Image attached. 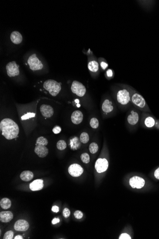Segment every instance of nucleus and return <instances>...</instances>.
Wrapping results in <instances>:
<instances>
[{"label":"nucleus","instance_id":"obj_34","mask_svg":"<svg viewBox=\"0 0 159 239\" xmlns=\"http://www.w3.org/2000/svg\"><path fill=\"white\" fill-rule=\"evenodd\" d=\"M70 214H71L70 210L68 208H65L63 210V215L65 218H68L70 215Z\"/></svg>","mask_w":159,"mask_h":239},{"label":"nucleus","instance_id":"obj_25","mask_svg":"<svg viewBox=\"0 0 159 239\" xmlns=\"http://www.w3.org/2000/svg\"><path fill=\"white\" fill-rule=\"evenodd\" d=\"M48 140L47 139H45L43 136L38 137L36 140V146L41 145L44 146H46L48 144Z\"/></svg>","mask_w":159,"mask_h":239},{"label":"nucleus","instance_id":"obj_7","mask_svg":"<svg viewBox=\"0 0 159 239\" xmlns=\"http://www.w3.org/2000/svg\"><path fill=\"white\" fill-rule=\"evenodd\" d=\"M27 63L31 70H39L42 69L44 67L42 62L36 56V54L31 55L28 58Z\"/></svg>","mask_w":159,"mask_h":239},{"label":"nucleus","instance_id":"obj_20","mask_svg":"<svg viewBox=\"0 0 159 239\" xmlns=\"http://www.w3.org/2000/svg\"><path fill=\"white\" fill-rule=\"evenodd\" d=\"M10 39L14 44L18 45L23 41V36L19 32L14 31L11 34Z\"/></svg>","mask_w":159,"mask_h":239},{"label":"nucleus","instance_id":"obj_16","mask_svg":"<svg viewBox=\"0 0 159 239\" xmlns=\"http://www.w3.org/2000/svg\"><path fill=\"white\" fill-rule=\"evenodd\" d=\"M40 111L43 116L45 117H50L54 114L53 107L48 105H42L40 107Z\"/></svg>","mask_w":159,"mask_h":239},{"label":"nucleus","instance_id":"obj_38","mask_svg":"<svg viewBox=\"0 0 159 239\" xmlns=\"http://www.w3.org/2000/svg\"><path fill=\"white\" fill-rule=\"evenodd\" d=\"M154 175V177L156 179L159 180V167L155 170Z\"/></svg>","mask_w":159,"mask_h":239},{"label":"nucleus","instance_id":"obj_6","mask_svg":"<svg viewBox=\"0 0 159 239\" xmlns=\"http://www.w3.org/2000/svg\"><path fill=\"white\" fill-rule=\"evenodd\" d=\"M140 111L136 108L131 109L127 116V123L130 126H135L138 125L141 120Z\"/></svg>","mask_w":159,"mask_h":239},{"label":"nucleus","instance_id":"obj_28","mask_svg":"<svg viewBox=\"0 0 159 239\" xmlns=\"http://www.w3.org/2000/svg\"><path fill=\"white\" fill-rule=\"evenodd\" d=\"M90 125L92 129H97L99 126V121L96 118L93 117L90 120Z\"/></svg>","mask_w":159,"mask_h":239},{"label":"nucleus","instance_id":"obj_14","mask_svg":"<svg viewBox=\"0 0 159 239\" xmlns=\"http://www.w3.org/2000/svg\"><path fill=\"white\" fill-rule=\"evenodd\" d=\"M102 111L105 114H109L113 111L114 109V104L112 101L109 99L104 100L102 106Z\"/></svg>","mask_w":159,"mask_h":239},{"label":"nucleus","instance_id":"obj_17","mask_svg":"<svg viewBox=\"0 0 159 239\" xmlns=\"http://www.w3.org/2000/svg\"><path fill=\"white\" fill-rule=\"evenodd\" d=\"M35 153L40 158H44L48 155L49 150L46 146H44L37 145L34 149Z\"/></svg>","mask_w":159,"mask_h":239},{"label":"nucleus","instance_id":"obj_29","mask_svg":"<svg viewBox=\"0 0 159 239\" xmlns=\"http://www.w3.org/2000/svg\"><path fill=\"white\" fill-rule=\"evenodd\" d=\"M82 161L85 164H88L90 161V156L87 153H83L81 156Z\"/></svg>","mask_w":159,"mask_h":239},{"label":"nucleus","instance_id":"obj_8","mask_svg":"<svg viewBox=\"0 0 159 239\" xmlns=\"http://www.w3.org/2000/svg\"><path fill=\"white\" fill-rule=\"evenodd\" d=\"M71 90L73 93L79 97L84 96L86 92V89L83 84L78 81H74L72 83Z\"/></svg>","mask_w":159,"mask_h":239},{"label":"nucleus","instance_id":"obj_19","mask_svg":"<svg viewBox=\"0 0 159 239\" xmlns=\"http://www.w3.org/2000/svg\"><path fill=\"white\" fill-rule=\"evenodd\" d=\"M14 215L10 211H2L0 213V220L4 223L10 222L13 219Z\"/></svg>","mask_w":159,"mask_h":239},{"label":"nucleus","instance_id":"obj_39","mask_svg":"<svg viewBox=\"0 0 159 239\" xmlns=\"http://www.w3.org/2000/svg\"><path fill=\"white\" fill-rule=\"evenodd\" d=\"M52 211H54V212H55V213H57V212H58V211H59V208L58 206H54L52 207Z\"/></svg>","mask_w":159,"mask_h":239},{"label":"nucleus","instance_id":"obj_11","mask_svg":"<svg viewBox=\"0 0 159 239\" xmlns=\"http://www.w3.org/2000/svg\"><path fill=\"white\" fill-rule=\"evenodd\" d=\"M19 66L15 62L12 61L9 62L6 66L7 74L9 77H15L17 76L20 73Z\"/></svg>","mask_w":159,"mask_h":239},{"label":"nucleus","instance_id":"obj_3","mask_svg":"<svg viewBox=\"0 0 159 239\" xmlns=\"http://www.w3.org/2000/svg\"><path fill=\"white\" fill-rule=\"evenodd\" d=\"M115 98L119 107L126 109L131 104L130 92L125 84H118L115 92Z\"/></svg>","mask_w":159,"mask_h":239},{"label":"nucleus","instance_id":"obj_26","mask_svg":"<svg viewBox=\"0 0 159 239\" xmlns=\"http://www.w3.org/2000/svg\"><path fill=\"white\" fill-rule=\"evenodd\" d=\"M99 150V146L95 142H92L89 146V151L92 154H95L97 153Z\"/></svg>","mask_w":159,"mask_h":239},{"label":"nucleus","instance_id":"obj_42","mask_svg":"<svg viewBox=\"0 0 159 239\" xmlns=\"http://www.w3.org/2000/svg\"><path fill=\"white\" fill-rule=\"evenodd\" d=\"M23 237L21 235H17L15 237V239H23Z\"/></svg>","mask_w":159,"mask_h":239},{"label":"nucleus","instance_id":"obj_9","mask_svg":"<svg viewBox=\"0 0 159 239\" xmlns=\"http://www.w3.org/2000/svg\"><path fill=\"white\" fill-rule=\"evenodd\" d=\"M129 184L133 189H141L144 186L145 181L142 177L135 176L130 178Z\"/></svg>","mask_w":159,"mask_h":239},{"label":"nucleus","instance_id":"obj_30","mask_svg":"<svg viewBox=\"0 0 159 239\" xmlns=\"http://www.w3.org/2000/svg\"><path fill=\"white\" fill-rule=\"evenodd\" d=\"M106 76L107 78H109V79L113 78L114 76V71L111 69H109L106 71L105 73V76Z\"/></svg>","mask_w":159,"mask_h":239},{"label":"nucleus","instance_id":"obj_41","mask_svg":"<svg viewBox=\"0 0 159 239\" xmlns=\"http://www.w3.org/2000/svg\"><path fill=\"white\" fill-rule=\"evenodd\" d=\"M154 127L155 129L159 130V120H156Z\"/></svg>","mask_w":159,"mask_h":239},{"label":"nucleus","instance_id":"obj_1","mask_svg":"<svg viewBox=\"0 0 159 239\" xmlns=\"http://www.w3.org/2000/svg\"><path fill=\"white\" fill-rule=\"evenodd\" d=\"M0 130L2 135L8 140L15 139L19 133L18 125L10 119H5L1 121Z\"/></svg>","mask_w":159,"mask_h":239},{"label":"nucleus","instance_id":"obj_37","mask_svg":"<svg viewBox=\"0 0 159 239\" xmlns=\"http://www.w3.org/2000/svg\"><path fill=\"white\" fill-rule=\"evenodd\" d=\"M53 131L54 134H59L61 132V128L59 126H55L53 129Z\"/></svg>","mask_w":159,"mask_h":239},{"label":"nucleus","instance_id":"obj_36","mask_svg":"<svg viewBox=\"0 0 159 239\" xmlns=\"http://www.w3.org/2000/svg\"><path fill=\"white\" fill-rule=\"evenodd\" d=\"M100 66L103 70H105L108 67V64L105 61H101L100 63Z\"/></svg>","mask_w":159,"mask_h":239},{"label":"nucleus","instance_id":"obj_5","mask_svg":"<svg viewBox=\"0 0 159 239\" xmlns=\"http://www.w3.org/2000/svg\"><path fill=\"white\" fill-rule=\"evenodd\" d=\"M157 119L151 113L142 112L141 117L140 124L143 127L148 129H152L155 127Z\"/></svg>","mask_w":159,"mask_h":239},{"label":"nucleus","instance_id":"obj_18","mask_svg":"<svg viewBox=\"0 0 159 239\" xmlns=\"http://www.w3.org/2000/svg\"><path fill=\"white\" fill-rule=\"evenodd\" d=\"M44 181L43 180L38 179L35 180L30 184L29 187L32 191H38L43 189L44 187Z\"/></svg>","mask_w":159,"mask_h":239},{"label":"nucleus","instance_id":"obj_12","mask_svg":"<svg viewBox=\"0 0 159 239\" xmlns=\"http://www.w3.org/2000/svg\"><path fill=\"white\" fill-rule=\"evenodd\" d=\"M83 168L79 164L74 163L70 166L68 168V172L70 174L74 177H78L83 173Z\"/></svg>","mask_w":159,"mask_h":239},{"label":"nucleus","instance_id":"obj_35","mask_svg":"<svg viewBox=\"0 0 159 239\" xmlns=\"http://www.w3.org/2000/svg\"><path fill=\"white\" fill-rule=\"evenodd\" d=\"M119 239H131V236L126 233H123L120 235L119 237Z\"/></svg>","mask_w":159,"mask_h":239},{"label":"nucleus","instance_id":"obj_4","mask_svg":"<svg viewBox=\"0 0 159 239\" xmlns=\"http://www.w3.org/2000/svg\"><path fill=\"white\" fill-rule=\"evenodd\" d=\"M44 87L49 92L52 96H56L61 90V84L56 81L49 79L45 81L44 83Z\"/></svg>","mask_w":159,"mask_h":239},{"label":"nucleus","instance_id":"obj_23","mask_svg":"<svg viewBox=\"0 0 159 239\" xmlns=\"http://www.w3.org/2000/svg\"><path fill=\"white\" fill-rule=\"evenodd\" d=\"M0 205L2 209L7 210L11 206V201L8 198H3L0 201Z\"/></svg>","mask_w":159,"mask_h":239},{"label":"nucleus","instance_id":"obj_21","mask_svg":"<svg viewBox=\"0 0 159 239\" xmlns=\"http://www.w3.org/2000/svg\"><path fill=\"white\" fill-rule=\"evenodd\" d=\"M88 68L89 71L92 73H97L99 70L98 63L95 60H92L89 62Z\"/></svg>","mask_w":159,"mask_h":239},{"label":"nucleus","instance_id":"obj_22","mask_svg":"<svg viewBox=\"0 0 159 239\" xmlns=\"http://www.w3.org/2000/svg\"><path fill=\"white\" fill-rule=\"evenodd\" d=\"M34 178V174L31 171L25 170L21 172L20 175V178L24 181H29L31 180Z\"/></svg>","mask_w":159,"mask_h":239},{"label":"nucleus","instance_id":"obj_31","mask_svg":"<svg viewBox=\"0 0 159 239\" xmlns=\"http://www.w3.org/2000/svg\"><path fill=\"white\" fill-rule=\"evenodd\" d=\"M14 233L11 231H7L5 234L4 236V239H12L14 237Z\"/></svg>","mask_w":159,"mask_h":239},{"label":"nucleus","instance_id":"obj_13","mask_svg":"<svg viewBox=\"0 0 159 239\" xmlns=\"http://www.w3.org/2000/svg\"><path fill=\"white\" fill-rule=\"evenodd\" d=\"M29 224L28 222L24 220H19L15 223L14 228L17 231H26L29 229Z\"/></svg>","mask_w":159,"mask_h":239},{"label":"nucleus","instance_id":"obj_15","mask_svg":"<svg viewBox=\"0 0 159 239\" xmlns=\"http://www.w3.org/2000/svg\"><path fill=\"white\" fill-rule=\"evenodd\" d=\"M83 114L81 111L75 110L72 113L71 116L72 122L75 125H78L83 120Z\"/></svg>","mask_w":159,"mask_h":239},{"label":"nucleus","instance_id":"obj_43","mask_svg":"<svg viewBox=\"0 0 159 239\" xmlns=\"http://www.w3.org/2000/svg\"><path fill=\"white\" fill-rule=\"evenodd\" d=\"M75 102H77V103H78L79 101L78 99H76L75 100Z\"/></svg>","mask_w":159,"mask_h":239},{"label":"nucleus","instance_id":"obj_27","mask_svg":"<svg viewBox=\"0 0 159 239\" xmlns=\"http://www.w3.org/2000/svg\"><path fill=\"white\" fill-rule=\"evenodd\" d=\"M56 146H57V149L60 150H63L66 149L67 145H66L65 141L60 140L57 142Z\"/></svg>","mask_w":159,"mask_h":239},{"label":"nucleus","instance_id":"obj_32","mask_svg":"<svg viewBox=\"0 0 159 239\" xmlns=\"http://www.w3.org/2000/svg\"><path fill=\"white\" fill-rule=\"evenodd\" d=\"M35 113H28L25 114V115H24L23 116L21 117V119L23 120H27V119L31 118V117H35Z\"/></svg>","mask_w":159,"mask_h":239},{"label":"nucleus","instance_id":"obj_2","mask_svg":"<svg viewBox=\"0 0 159 239\" xmlns=\"http://www.w3.org/2000/svg\"><path fill=\"white\" fill-rule=\"evenodd\" d=\"M125 85L130 92L131 102L135 108L142 112L151 113V111L144 97L131 86L125 84Z\"/></svg>","mask_w":159,"mask_h":239},{"label":"nucleus","instance_id":"obj_24","mask_svg":"<svg viewBox=\"0 0 159 239\" xmlns=\"http://www.w3.org/2000/svg\"><path fill=\"white\" fill-rule=\"evenodd\" d=\"M80 140L83 144L88 143L89 141V136L86 132H83L80 136Z\"/></svg>","mask_w":159,"mask_h":239},{"label":"nucleus","instance_id":"obj_33","mask_svg":"<svg viewBox=\"0 0 159 239\" xmlns=\"http://www.w3.org/2000/svg\"><path fill=\"white\" fill-rule=\"evenodd\" d=\"M83 213L80 210H76L74 212V216L77 219H81L83 217Z\"/></svg>","mask_w":159,"mask_h":239},{"label":"nucleus","instance_id":"obj_10","mask_svg":"<svg viewBox=\"0 0 159 239\" xmlns=\"http://www.w3.org/2000/svg\"><path fill=\"white\" fill-rule=\"evenodd\" d=\"M109 167V162L106 158H99L95 163V169L99 173L105 172Z\"/></svg>","mask_w":159,"mask_h":239},{"label":"nucleus","instance_id":"obj_40","mask_svg":"<svg viewBox=\"0 0 159 239\" xmlns=\"http://www.w3.org/2000/svg\"><path fill=\"white\" fill-rule=\"evenodd\" d=\"M60 221V219H58V218H54V219H53V220H52V224L54 225L55 224H57V223H59Z\"/></svg>","mask_w":159,"mask_h":239}]
</instances>
